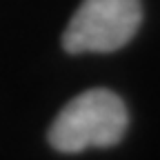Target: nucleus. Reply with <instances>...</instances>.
Masks as SVG:
<instances>
[{"mask_svg": "<svg viewBox=\"0 0 160 160\" xmlns=\"http://www.w3.org/2000/svg\"><path fill=\"white\" fill-rule=\"evenodd\" d=\"M129 125L125 102L109 89H89L71 98L49 127V145L62 153L105 149L120 142Z\"/></svg>", "mask_w": 160, "mask_h": 160, "instance_id": "obj_1", "label": "nucleus"}, {"mask_svg": "<svg viewBox=\"0 0 160 160\" xmlns=\"http://www.w3.org/2000/svg\"><path fill=\"white\" fill-rule=\"evenodd\" d=\"M140 22V0H82L62 33V47L69 53H109L125 47Z\"/></svg>", "mask_w": 160, "mask_h": 160, "instance_id": "obj_2", "label": "nucleus"}]
</instances>
